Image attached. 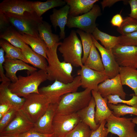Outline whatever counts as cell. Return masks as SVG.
Returning a JSON list of instances; mask_svg holds the SVG:
<instances>
[{
	"mask_svg": "<svg viewBox=\"0 0 137 137\" xmlns=\"http://www.w3.org/2000/svg\"><path fill=\"white\" fill-rule=\"evenodd\" d=\"M61 42H59L51 48H47L46 55L48 65L46 72L47 80L69 83L72 82L74 78L72 75L73 66L64 61H60L57 53V48Z\"/></svg>",
	"mask_w": 137,
	"mask_h": 137,
	"instance_id": "6da1fadb",
	"label": "cell"
},
{
	"mask_svg": "<svg viewBox=\"0 0 137 137\" xmlns=\"http://www.w3.org/2000/svg\"><path fill=\"white\" fill-rule=\"evenodd\" d=\"M18 77L16 82L10 83L9 88L13 93L24 98L30 94L39 93V86L47 80L46 72L42 70L32 72L26 76L19 75Z\"/></svg>",
	"mask_w": 137,
	"mask_h": 137,
	"instance_id": "7a4b0ae2",
	"label": "cell"
},
{
	"mask_svg": "<svg viewBox=\"0 0 137 137\" xmlns=\"http://www.w3.org/2000/svg\"><path fill=\"white\" fill-rule=\"evenodd\" d=\"M92 97L91 90L89 89L66 94L58 103L56 113L66 115L76 113L88 105Z\"/></svg>",
	"mask_w": 137,
	"mask_h": 137,
	"instance_id": "3957f363",
	"label": "cell"
},
{
	"mask_svg": "<svg viewBox=\"0 0 137 137\" xmlns=\"http://www.w3.org/2000/svg\"><path fill=\"white\" fill-rule=\"evenodd\" d=\"M76 32L72 30L69 35L65 38L58 48L62 54L63 61L76 67L83 65L82 61V47Z\"/></svg>",
	"mask_w": 137,
	"mask_h": 137,
	"instance_id": "277c9868",
	"label": "cell"
},
{
	"mask_svg": "<svg viewBox=\"0 0 137 137\" xmlns=\"http://www.w3.org/2000/svg\"><path fill=\"white\" fill-rule=\"evenodd\" d=\"M11 25L20 33L40 38L38 27L43 21L34 12H26L22 15L5 14Z\"/></svg>",
	"mask_w": 137,
	"mask_h": 137,
	"instance_id": "5b68a950",
	"label": "cell"
},
{
	"mask_svg": "<svg viewBox=\"0 0 137 137\" xmlns=\"http://www.w3.org/2000/svg\"><path fill=\"white\" fill-rule=\"evenodd\" d=\"M81 77H75L71 82L64 83L56 80L52 84L39 89V93L44 95L50 101V104L58 103L61 97L64 95L77 92L81 86Z\"/></svg>",
	"mask_w": 137,
	"mask_h": 137,
	"instance_id": "8992f818",
	"label": "cell"
},
{
	"mask_svg": "<svg viewBox=\"0 0 137 137\" xmlns=\"http://www.w3.org/2000/svg\"><path fill=\"white\" fill-rule=\"evenodd\" d=\"M25 98V101L20 110L35 123L45 112L50 102L40 93L30 94Z\"/></svg>",
	"mask_w": 137,
	"mask_h": 137,
	"instance_id": "52a82bcc",
	"label": "cell"
},
{
	"mask_svg": "<svg viewBox=\"0 0 137 137\" xmlns=\"http://www.w3.org/2000/svg\"><path fill=\"white\" fill-rule=\"evenodd\" d=\"M100 8L96 4L88 12L77 16H68L66 25L69 28H77L92 34L96 27L97 18L101 15Z\"/></svg>",
	"mask_w": 137,
	"mask_h": 137,
	"instance_id": "ba28073f",
	"label": "cell"
},
{
	"mask_svg": "<svg viewBox=\"0 0 137 137\" xmlns=\"http://www.w3.org/2000/svg\"><path fill=\"white\" fill-rule=\"evenodd\" d=\"M132 119V118L117 117L112 114L106 120L105 127L108 133L119 137H137V132L135 130V124Z\"/></svg>",
	"mask_w": 137,
	"mask_h": 137,
	"instance_id": "9c48e42d",
	"label": "cell"
},
{
	"mask_svg": "<svg viewBox=\"0 0 137 137\" xmlns=\"http://www.w3.org/2000/svg\"><path fill=\"white\" fill-rule=\"evenodd\" d=\"M80 122L77 113L66 115L56 113L53 123V136L65 137Z\"/></svg>",
	"mask_w": 137,
	"mask_h": 137,
	"instance_id": "30bf717a",
	"label": "cell"
},
{
	"mask_svg": "<svg viewBox=\"0 0 137 137\" xmlns=\"http://www.w3.org/2000/svg\"><path fill=\"white\" fill-rule=\"evenodd\" d=\"M112 50L115 60L120 66L137 69V47L119 44Z\"/></svg>",
	"mask_w": 137,
	"mask_h": 137,
	"instance_id": "8fae6325",
	"label": "cell"
},
{
	"mask_svg": "<svg viewBox=\"0 0 137 137\" xmlns=\"http://www.w3.org/2000/svg\"><path fill=\"white\" fill-rule=\"evenodd\" d=\"M81 68L77 71V74L81 77V86L85 89L98 91V85L109 79L105 72L97 71L83 65Z\"/></svg>",
	"mask_w": 137,
	"mask_h": 137,
	"instance_id": "7c38bea8",
	"label": "cell"
},
{
	"mask_svg": "<svg viewBox=\"0 0 137 137\" xmlns=\"http://www.w3.org/2000/svg\"><path fill=\"white\" fill-rule=\"evenodd\" d=\"M93 43L101 56L105 72L109 79L119 74L120 66L116 61L112 49H107L99 44L91 34Z\"/></svg>",
	"mask_w": 137,
	"mask_h": 137,
	"instance_id": "4fadbf2b",
	"label": "cell"
},
{
	"mask_svg": "<svg viewBox=\"0 0 137 137\" xmlns=\"http://www.w3.org/2000/svg\"><path fill=\"white\" fill-rule=\"evenodd\" d=\"M34 125V123L21 110H19L17 111L13 119L1 133L20 135L32 129Z\"/></svg>",
	"mask_w": 137,
	"mask_h": 137,
	"instance_id": "5bb4252c",
	"label": "cell"
},
{
	"mask_svg": "<svg viewBox=\"0 0 137 137\" xmlns=\"http://www.w3.org/2000/svg\"><path fill=\"white\" fill-rule=\"evenodd\" d=\"M33 2L26 0H4L0 4V13L4 14H23L34 12Z\"/></svg>",
	"mask_w": 137,
	"mask_h": 137,
	"instance_id": "9a60e30c",
	"label": "cell"
},
{
	"mask_svg": "<svg viewBox=\"0 0 137 137\" xmlns=\"http://www.w3.org/2000/svg\"><path fill=\"white\" fill-rule=\"evenodd\" d=\"M98 92L103 98L107 97L110 95H117L122 99L125 100L126 95L119 74L100 83L98 86Z\"/></svg>",
	"mask_w": 137,
	"mask_h": 137,
	"instance_id": "2e32d148",
	"label": "cell"
},
{
	"mask_svg": "<svg viewBox=\"0 0 137 137\" xmlns=\"http://www.w3.org/2000/svg\"><path fill=\"white\" fill-rule=\"evenodd\" d=\"M57 106L58 103L50 104L44 114L34 123L32 129L43 134H53V121Z\"/></svg>",
	"mask_w": 137,
	"mask_h": 137,
	"instance_id": "e0dca14e",
	"label": "cell"
},
{
	"mask_svg": "<svg viewBox=\"0 0 137 137\" xmlns=\"http://www.w3.org/2000/svg\"><path fill=\"white\" fill-rule=\"evenodd\" d=\"M3 67L6 72V76L12 83L16 82L18 80V77L16 75V73L18 71L27 70L30 74L37 70L36 68L29 65L23 61L17 59H5Z\"/></svg>",
	"mask_w": 137,
	"mask_h": 137,
	"instance_id": "ac0fdd59",
	"label": "cell"
},
{
	"mask_svg": "<svg viewBox=\"0 0 137 137\" xmlns=\"http://www.w3.org/2000/svg\"><path fill=\"white\" fill-rule=\"evenodd\" d=\"M91 93L96 103L95 120L96 124L100 125L112 114V111L108 106L107 97H103L97 91L92 90Z\"/></svg>",
	"mask_w": 137,
	"mask_h": 137,
	"instance_id": "d6986e66",
	"label": "cell"
},
{
	"mask_svg": "<svg viewBox=\"0 0 137 137\" xmlns=\"http://www.w3.org/2000/svg\"><path fill=\"white\" fill-rule=\"evenodd\" d=\"M69 9V6L66 4L59 9H54L53 13L50 15V20L55 31L57 26L60 28V40L65 38V26L67 23Z\"/></svg>",
	"mask_w": 137,
	"mask_h": 137,
	"instance_id": "ffe728a7",
	"label": "cell"
},
{
	"mask_svg": "<svg viewBox=\"0 0 137 137\" xmlns=\"http://www.w3.org/2000/svg\"><path fill=\"white\" fill-rule=\"evenodd\" d=\"M98 0H64L70 7L69 15L77 16L89 12Z\"/></svg>",
	"mask_w": 137,
	"mask_h": 137,
	"instance_id": "44dd1931",
	"label": "cell"
},
{
	"mask_svg": "<svg viewBox=\"0 0 137 137\" xmlns=\"http://www.w3.org/2000/svg\"><path fill=\"white\" fill-rule=\"evenodd\" d=\"M95 102L92 96L88 105L76 113L81 122L88 126L92 130H96L100 125L96 124L95 120Z\"/></svg>",
	"mask_w": 137,
	"mask_h": 137,
	"instance_id": "7402d4cb",
	"label": "cell"
},
{
	"mask_svg": "<svg viewBox=\"0 0 137 137\" xmlns=\"http://www.w3.org/2000/svg\"><path fill=\"white\" fill-rule=\"evenodd\" d=\"M10 81L2 82L0 85V99L8 101L13 107L20 110L25 101L24 98H22L12 92L9 88Z\"/></svg>",
	"mask_w": 137,
	"mask_h": 137,
	"instance_id": "603a6c76",
	"label": "cell"
},
{
	"mask_svg": "<svg viewBox=\"0 0 137 137\" xmlns=\"http://www.w3.org/2000/svg\"><path fill=\"white\" fill-rule=\"evenodd\" d=\"M119 75L122 85H126L133 90L137 96V69L120 66Z\"/></svg>",
	"mask_w": 137,
	"mask_h": 137,
	"instance_id": "cb8c5ba5",
	"label": "cell"
},
{
	"mask_svg": "<svg viewBox=\"0 0 137 137\" xmlns=\"http://www.w3.org/2000/svg\"><path fill=\"white\" fill-rule=\"evenodd\" d=\"M51 25L47 22L43 21L38 27L40 37L45 42L47 48L52 47L59 43V36L52 32Z\"/></svg>",
	"mask_w": 137,
	"mask_h": 137,
	"instance_id": "d4e9b609",
	"label": "cell"
},
{
	"mask_svg": "<svg viewBox=\"0 0 137 137\" xmlns=\"http://www.w3.org/2000/svg\"><path fill=\"white\" fill-rule=\"evenodd\" d=\"M19 37L36 53L40 55L47 59L46 55L47 48L45 42L40 38L29 35L19 33Z\"/></svg>",
	"mask_w": 137,
	"mask_h": 137,
	"instance_id": "484cf974",
	"label": "cell"
},
{
	"mask_svg": "<svg viewBox=\"0 0 137 137\" xmlns=\"http://www.w3.org/2000/svg\"><path fill=\"white\" fill-rule=\"evenodd\" d=\"M21 50L23 55L28 63L46 71L48 64L45 57L34 52L28 46Z\"/></svg>",
	"mask_w": 137,
	"mask_h": 137,
	"instance_id": "4316f807",
	"label": "cell"
},
{
	"mask_svg": "<svg viewBox=\"0 0 137 137\" xmlns=\"http://www.w3.org/2000/svg\"><path fill=\"white\" fill-rule=\"evenodd\" d=\"M0 38L21 49L28 46L19 37L18 31L11 25L0 33Z\"/></svg>",
	"mask_w": 137,
	"mask_h": 137,
	"instance_id": "83f0119b",
	"label": "cell"
},
{
	"mask_svg": "<svg viewBox=\"0 0 137 137\" xmlns=\"http://www.w3.org/2000/svg\"><path fill=\"white\" fill-rule=\"evenodd\" d=\"M97 41H99L104 47L107 49H112L119 44V38L108 34L100 31L96 27L92 34Z\"/></svg>",
	"mask_w": 137,
	"mask_h": 137,
	"instance_id": "f1b7e54d",
	"label": "cell"
},
{
	"mask_svg": "<svg viewBox=\"0 0 137 137\" xmlns=\"http://www.w3.org/2000/svg\"><path fill=\"white\" fill-rule=\"evenodd\" d=\"M66 2L62 0H47L44 2H33L32 7L33 11L39 17L48 10L54 7L64 5Z\"/></svg>",
	"mask_w": 137,
	"mask_h": 137,
	"instance_id": "f546056e",
	"label": "cell"
},
{
	"mask_svg": "<svg viewBox=\"0 0 137 137\" xmlns=\"http://www.w3.org/2000/svg\"><path fill=\"white\" fill-rule=\"evenodd\" d=\"M83 65L97 71L105 72L101 58L93 43L88 57Z\"/></svg>",
	"mask_w": 137,
	"mask_h": 137,
	"instance_id": "4dcf8cb0",
	"label": "cell"
},
{
	"mask_svg": "<svg viewBox=\"0 0 137 137\" xmlns=\"http://www.w3.org/2000/svg\"><path fill=\"white\" fill-rule=\"evenodd\" d=\"M0 46L6 53L5 59H19L28 63L23 55L20 48L12 45L3 39L0 40Z\"/></svg>",
	"mask_w": 137,
	"mask_h": 137,
	"instance_id": "1f68e13d",
	"label": "cell"
},
{
	"mask_svg": "<svg viewBox=\"0 0 137 137\" xmlns=\"http://www.w3.org/2000/svg\"><path fill=\"white\" fill-rule=\"evenodd\" d=\"M107 105L110 109L112 110V114L116 117H120L128 114L137 116V107L129 106L121 104L114 105L108 103Z\"/></svg>",
	"mask_w": 137,
	"mask_h": 137,
	"instance_id": "d6a6232c",
	"label": "cell"
},
{
	"mask_svg": "<svg viewBox=\"0 0 137 137\" xmlns=\"http://www.w3.org/2000/svg\"><path fill=\"white\" fill-rule=\"evenodd\" d=\"M76 32L80 36L82 42L83 52L82 61L83 65L88 57L93 43L91 34L79 29Z\"/></svg>",
	"mask_w": 137,
	"mask_h": 137,
	"instance_id": "836d02e7",
	"label": "cell"
},
{
	"mask_svg": "<svg viewBox=\"0 0 137 137\" xmlns=\"http://www.w3.org/2000/svg\"><path fill=\"white\" fill-rule=\"evenodd\" d=\"M117 30L121 35L137 31V20L130 16L125 17L121 27L117 28Z\"/></svg>",
	"mask_w": 137,
	"mask_h": 137,
	"instance_id": "e575fe53",
	"label": "cell"
},
{
	"mask_svg": "<svg viewBox=\"0 0 137 137\" xmlns=\"http://www.w3.org/2000/svg\"><path fill=\"white\" fill-rule=\"evenodd\" d=\"M91 132L88 126L80 122L65 137H90Z\"/></svg>",
	"mask_w": 137,
	"mask_h": 137,
	"instance_id": "d590c367",
	"label": "cell"
},
{
	"mask_svg": "<svg viewBox=\"0 0 137 137\" xmlns=\"http://www.w3.org/2000/svg\"><path fill=\"white\" fill-rule=\"evenodd\" d=\"M132 97L129 100H125L122 99L118 95H110L107 98L108 103L117 105L118 103H123L132 107H137V96L132 95Z\"/></svg>",
	"mask_w": 137,
	"mask_h": 137,
	"instance_id": "8d00e7d4",
	"label": "cell"
},
{
	"mask_svg": "<svg viewBox=\"0 0 137 137\" xmlns=\"http://www.w3.org/2000/svg\"><path fill=\"white\" fill-rule=\"evenodd\" d=\"M119 37V44L122 45L137 47V31L126 35H121Z\"/></svg>",
	"mask_w": 137,
	"mask_h": 137,
	"instance_id": "74e56055",
	"label": "cell"
},
{
	"mask_svg": "<svg viewBox=\"0 0 137 137\" xmlns=\"http://www.w3.org/2000/svg\"><path fill=\"white\" fill-rule=\"evenodd\" d=\"M18 110L13 108H11L0 120V133L14 118Z\"/></svg>",
	"mask_w": 137,
	"mask_h": 137,
	"instance_id": "f35d334b",
	"label": "cell"
},
{
	"mask_svg": "<svg viewBox=\"0 0 137 137\" xmlns=\"http://www.w3.org/2000/svg\"><path fill=\"white\" fill-rule=\"evenodd\" d=\"M106 120L100 125L98 128L95 130H92L90 137H107L109 133L107 128L105 127Z\"/></svg>",
	"mask_w": 137,
	"mask_h": 137,
	"instance_id": "ab89813d",
	"label": "cell"
},
{
	"mask_svg": "<svg viewBox=\"0 0 137 137\" xmlns=\"http://www.w3.org/2000/svg\"><path fill=\"white\" fill-rule=\"evenodd\" d=\"M4 52L3 48L1 47L0 49V80L2 82L10 81L4 73L3 63L5 59L4 56Z\"/></svg>",
	"mask_w": 137,
	"mask_h": 137,
	"instance_id": "60d3db41",
	"label": "cell"
},
{
	"mask_svg": "<svg viewBox=\"0 0 137 137\" xmlns=\"http://www.w3.org/2000/svg\"><path fill=\"white\" fill-rule=\"evenodd\" d=\"M12 108H13L8 101L0 99V120L4 115Z\"/></svg>",
	"mask_w": 137,
	"mask_h": 137,
	"instance_id": "b9f144b4",
	"label": "cell"
},
{
	"mask_svg": "<svg viewBox=\"0 0 137 137\" xmlns=\"http://www.w3.org/2000/svg\"><path fill=\"white\" fill-rule=\"evenodd\" d=\"M52 136H53V134H43L32 129L20 134L19 137H49Z\"/></svg>",
	"mask_w": 137,
	"mask_h": 137,
	"instance_id": "7bdbcfd3",
	"label": "cell"
},
{
	"mask_svg": "<svg viewBox=\"0 0 137 137\" xmlns=\"http://www.w3.org/2000/svg\"><path fill=\"white\" fill-rule=\"evenodd\" d=\"M131 8V12L129 16L137 20V0H129L127 1Z\"/></svg>",
	"mask_w": 137,
	"mask_h": 137,
	"instance_id": "ee69618b",
	"label": "cell"
},
{
	"mask_svg": "<svg viewBox=\"0 0 137 137\" xmlns=\"http://www.w3.org/2000/svg\"><path fill=\"white\" fill-rule=\"evenodd\" d=\"M11 25L5 15L0 13V33L5 30Z\"/></svg>",
	"mask_w": 137,
	"mask_h": 137,
	"instance_id": "f6af8a7d",
	"label": "cell"
},
{
	"mask_svg": "<svg viewBox=\"0 0 137 137\" xmlns=\"http://www.w3.org/2000/svg\"><path fill=\"white\" fill-rule=\"evenodd\" d=\"M123 21L124 19L122 15L119 13L117 14L112 17L110 23L112 26L119 28L121 27Z\"/></svg>",
	"mask_w": 137,
	"mask_h": 137,
	"instance_id": "bcb514c9",
	"label": "cell"
},
{
	"mask_svg": "<svg viewBox=\"0 0 137 137\" xmlns=\"http://www.w3.org/2000/svg\"><path fill=\"white\" fill-rule=\"evenodd\" d=\"M121 1V0H103L100 2L102 8L103 10L106 7H110L116 3Z\"/></svg>",
	"mask_w": 137,
	"mask_h": 137,
	"instance_id": "7dc6e473",
	"label": "cell"
},
{
	"mask_svg": "<svg viewBox=\"0 0 137 137\" xmlns=\"http://www.w3.org/2000/svg\"><path fill=\"white\" fill-rule=\"evenodd\" d=\"M19 135L8 133H0V137H19Z\"/></svg>",
	"mask_w": 137,
	"mask_h": 137,
	"instance_id": "c3c4849f",
	"label": "cell"
},
{
	"mask_svg": "<svg viewBox=\"0 0 137 137\" xmlns=\"http://www.w3.org/2000/svg\"><path fill=\"white\" fill-rule=\"evenodd\" d=\"M132 120L133 123L137 125V117L132 118Z\"/></svg>",
	"mask_w": 137,
	"mask_h": 137,
	"instance_id": "681fc988",
	"label": "cell"
},
{
	"mask_svg": "<svg viewBox=\"0 0 137 137\" xmlns=\"http://www.w3.org/2000/svg\"><path fill=\"white\" fill-rule=\"evenodd\" d=\"M49 137H54L53 136H51Z\"/></svg>",
	"mask_w": 137,
	"mask_h": 137,
	"instance_id": "f907efd6",
	"label": "cell"
}]
</instances>
